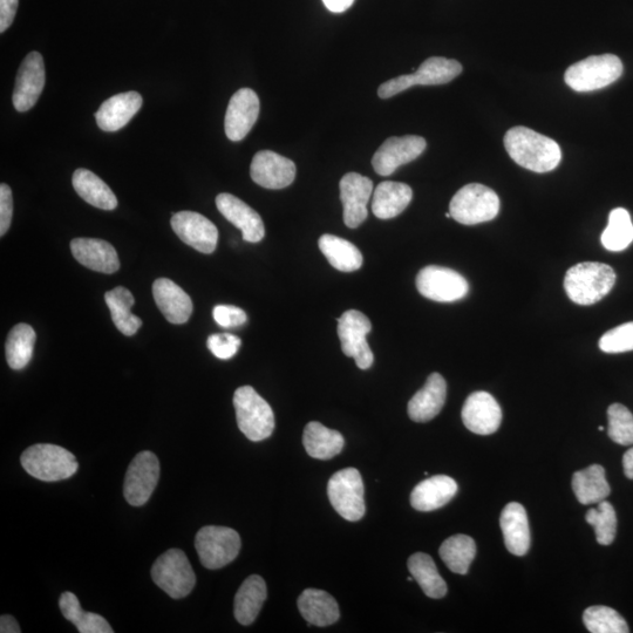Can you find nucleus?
<instances>
[{
	"mask_svg": "<svg viewBox=\"0 0 633 633\" xmlns=\"http://www.w3.org/2000/svg\"><path fill=\"white\" fill-rule=\"evenodd\" d=\"M505 147L517 165L535 173L551 172L562 160L561 148L556 141L527 127L509 129Z\"/></svg>",
	"mask_w": 633,
	"mask_h": 633,
	"instance_id": "obj_1",
	"label": "nucleus"
},
{
	"mask_svg": "<svg viewBox=\"0 0 633 633\" xmlns=\"http://www.w3.org/2000/svg\"><path fill=\"white\" fill-rule=\"evenodd\" d=\"M616 278V272L610 265L584 262L568 270L564 289L570 301L583 306L594 305L610 294Z\"/></svg>",
	"mask_w": 633,
	"mask_h": 633,
	"instance_id": "obj_2",
	"label": "nucleus"
},
{
	"mask_svg": "<svg viewBox=\"0 0 633 633\" xmlns=\"http://www.w3.org/2000/svg\"><path fill=\"white\" fill-rule=\"evenodd\" d=\"M20 461L25 471L34 479L45 482L70 479L79 468L76 456L70 451L50 444L27 448Z\"/></svg>",
	"mask_w": 633,
	"mask_h": 633,
	"instance_id": "obj_3",
	"label": "nucleus"
},
{
	"mask_svg": "<svg viewBox=\"0 0 633 633\" xmlns=\"http://www.w3.org/2000/svg\"><path fill=\"white\" fill-rule=\"evenodd\" d=\"M237 426L250 441L271 437L275 430V414L254 387L242 386L234 394Z\"/></svg>",
	"mask_w": 633,
	"mask_h": 633,
	"instance_id": "obj_4",
	"label": "nucleus"
},
{
	"mask_svg": "<svg viewBox=\"0 0 633 633\" xmlns=\"http://www.w3.org/2000/svg\"><path fill=\"white\" fill-rule=\"evenodd\" d=\"M500 199L498 194L479 183L461 188L449 204L452 219L465 226L489 222L498 216Z\"/></svg>",
	"mask_w": 633,
	"mask_h": 633,
	"instance_id": "obj_5",
	"label": "nucleus"
},
{
	"mask_svg": "<svg viewBox=\"0 0 633 633\" xmlns=\"http://www.w3.org/2000/svg\"><path fill=\"white\" fill-rule=\"evenodd\" d=\"M623 64L614 54L592 56L570 66L564 76L567 85L576 92H591L614 84L621 78Z\"/></svg>",
	"mask_w": 633,
	"mask_h": 633,
	"instance_id": "obj_6",
	"label": "nucleus"
},
{
	"mask_svg": "<svg viewBox=\"0 0 633 633\" xmlns=\"http://www.w3.org/2000/svg\"><path fill=\"white\" fill-rule=\"evenodd\" d=\"M461 72L462 65L459 61L432 57L425 60L417 72L386 81L379 87L378 95L381 99H390L413 86L445 85L460 76Z\"/></svg>",
	"mask_w": 633,
	"mask_h": 633,
	"instance_id": "obj_7",
	"label": "nucleus"
},
{
	"mask_svg": "<svg viewBox=\"0 0 633 633\" xmlns=\"http://www.w3.org/2000/svg\"><path fill=\"white\" fill-rule=\"evenodd\" d=\"M152 578L174 600L187 597L196 584L194 570L187 555L180 549H170L156 560Z\"/></svg>",
	"mask_w": 633,
	"mask_h": 633,
	"instance_id": "obj_8",
	"label": "nucleus"
},
{
	"mask_svg": "<svg viewBox=\"0 0 633 633\" xmlns=\"http://www.w3.org/2000/svg\"><path fill=\"white\" fill-rule=\"evenodd\" d=\"M195 548L203 567L217 570L228 566L240 554L241 537L227 527H203L195 537Z\"/></svg>",
	"mask_w": 633,
	"mask_h": 633,
	"instance_id": "obj_9",
	"label": "nucleus"
},
{
	"mask_svg": "<svg viewBox=\"0 0 633 633\" xmlns=\"http://www.w3.org/2000/svg\"><path fill=\"white\" fill-rule=\"evenodd\" d=\"M329 500L343 519L362 520L365 512L364 482L356 468H345L332 476L328 483Z\"/></svg>",
	"mask_w": 633,
	"mask_h": 633,
	"instance_id": "obj_10",
	"label": "nucleus"
},
{
	"mask_svg": "<svg viewBox=\"0 0 633 633\" xmlns=\"http://www.w3.org/2000/svg\"><path fill=\"white\" fill-rule=\"evenodd\" d=\"M338 337L344 355L356 360L360 370H369L374 356L366 337L372 331V324L363 312L349 310L337 319Z\"/></svg>",
	"mask_w": 633,
	"mask_h": 633,
	"instance_id": "obj_11",
	"label": "nucleus"
},
{
	"mask_svg": "<svg viewBox=\"0 0 633 633\" xmlns=\"http://www.w3.org/2000/svg\"><path fill=\"white\" fill-rule=\"evenodd\" d=\"M417 289L431 301L452 303L465 298L469 292L467 279L455 270L428 265L417 276Z\"/></svg>",
	"mask_w": 633,
	"mask_h": 633,
	"instance_id": "obj_12",
	"label": "nucleus"
},
{
	"mask_svg": "<svg viewBox=\"0 0 633 633\" xmlns=\"http://www.w3.org/2000/svg\"><path fill=\"white\" fill-rule=\"evenodd\" d=\"M160 462L152 452H141L135 456L126 473L124 495L129 505H146L158 486Z\"/></svg>",
	"mask_w": 633,
	"mask_h": 633,
	"instance_id": "obj_13",
	"label": "nucleus"
},
{
	"mask_svg": "<svg viewBox=\"0 0 633 633\" xmlns=\"http://www.w3.org/2000/svg\"><path fill=\"white\" fill-rule=\"evenodd\" d=\"M426 140L417 135L393 136L387 139L374 154L372 166L381 176L392 175L407 163L417 160L425 152Z\"/></svg>",
	"mask_w": 633,
	"mask_h": 633,
	"instance_id": "obj_14",
	"label": "nucleus"
},
{
	"mask_svg": "<svg viewBox=\"0 0 633 633\" xmlns=\"http://www.w3.org/2000/svg\"><path fill=\"white\" fill-rule=\"evenodd\" d=\"M172 228L183 243L200 251L213 254L219 242V230L215 224L195 211H180L172 217Z\"/></svg>",
	"mask_w": 633,
	"mask_h": 633,
	"instance_id": "obj_15",
	"label": "nucleus"
},
{
	"mask_svg": "<svg viewBox=\"0 0 633 633\" xmlns=\"http://www.w3.org/2000/svg\"><path fill=\"white\" fill-rule=\"evenodd\" d=\"M45 65L42 54L33 51L27 54L20 65L15 91H13V106L18 112H27L37 104L45 87Z\"/></svg>",
	"mask_w": 633,
	"mask_h": 633,
	"instance_id": "obj_16",
	"label": "nucleus"
},
{
	"mask_svg": "<svg viewBox=\"0 0 633 633\" xmlns=\"http://www.w3.org/2000/svg\"><path fill=\"white\" fill-rule=\"evenodd\" d=\"M261 104L258 95L250 88H241L230 99L224 129L228 139L241 141L256 124Z\"/></svg>",
	"mask_w": 633,
	"mask_h": 633,
	"instance_id": "obj_17",
	"label": "nucleus"
},
{
	"mask_svg": "<svg viewBox=\"0 0 633 633\" xmlns=\"http://www.w3.org/2000/svg\"><path fill=\"white\" fill-rule=\"evenodd\" d=\"M340 200L344 208V223L347 228L356 229L367 219V203H369L373 182L366 176L349 173L340 180Z\"/></svg>",
	"mask_w": 633,
	"mask_h": 633,
	"instance_id": "obj_18",
	"label": "nucleus"
},
{
	"mask_svg": "<svg viewBox=\"0 0 633 633\" xmlns=\"http://www.w3.org/2000/svg\"><path fill=\"white\" fill-rule=\"evenodd\" d=\"M251 179L267 189H284L296 179V165L284 156L271 151L258 152L251 162Z\"/></svg>",
	"mask_w": 633,
	"mask_h": 633,
	"instance_id": "obj_19",
	"label": "nucleus"
},
{
	"mask_svg": "<svg viewBox=\"0 0 633 633\" xmlns=\"http://www.w3.org/2000/svg\"><path fill=\"white\" fill-rule=\"evenodd\" d=\"M461 417L469 431L479 435H489L499 430L502 411L492 394L481 391L467 398L462 407Z\"/></svg>",
	"mask_w": 633,
	"mask_h": 633,
	"instance_id": "obj_20",
	"label": "nucleus"
},
{
	"mask_svg": "<svg viewBox=\"0 0 633 633\" xmlns=\"http://www.w3.org/2000/svg\"><path fill=\"white\" fill-rule=\"evenodd\" d=\"M216 206L226 219L242 231L245 242L258 243L265 236V227L260 214L238 197L223 193L216 197Z\"/></svg>",
	"mask_w": 633,
	"mask_h": 633,
	"instance_id": "obj_21",
	"label": "nucleus"
},
{
	"mask_svg": "<svg viewBox=\"0 0 633 633\" xmlns=\"http://www.w3.org/2000/svg\"><path fill=\"white\" fill-rule=\"evenodd\" d=\"M71 251L74 258L90 270L114 274L120 269L117 250L111 243L98 238H74Z\"/></svg>",
	"mask_w": 633,
	"mask_h": 633,
	"instance_id": "obj_22",
	"label": "nucleus"
},
{
	"mask_svg": "<svg viewBox=\"0 0 633 633\" xmlns=\"http://www.w3.org/2000/svg\"><path fill=\"white\" fill-rule=\"evenodd\" d=\"M153 296L162 315L172 324L189 321L193 313V302L185 290L168 278H159L153 284Z\"/></svg>",
	"mask_w": 633,
	"mask_h": 633,
	"instance_id": "obj_23",
	"label": "nucleus"
},
{
	"mask_svg": "<svg viewBox=\"0 0 633 633\" xmlns=\"http://www.w3.org/2000/svg\"><path fill=\"white\" fill-rule=\"evenodd\" d=\"M142 102L144 99L141 94L134 91L107 99L95 113L99 128L105 132H117L124 128L140 111Z\"/></svg>",
	"mask_w": 633,
	"mask_h": 633,
	"instance_id": "obj_24",
	"label": "nucleus"
},
{
	"mask_svg": "<svg viewBox=\"0 0 633 633\" xmlns=\"http://www.w3.org/2000/svg\"><path fill=\"white\" fill-rule=\"evenodd\" d=\"M447 398V384L439 373H432L426 384L408 403V415L415 422L431 421L441 412Z\"/></svg>",
	"mask_w": 633,
	"mask_h": 633,
	"instance_id": "obj_25",
	"label": "nucleus"
},
{
	"mask_svg": "<svg viewBox=\"0 0 633 633\" xmlns=\"http://www.w3.org/2000/svg\"><path fill=\"white\" fill-rule=\"evenodd\" d=\"M458 489V483L449 476H432L413 489L411 505L419 512H433L446 506L458 493Z\"/></svg>",
	"mask_w": 633,
	"mask_h": 633,
	"instance_id": "obj_26",
	"label": "nucleus"
},
{
	"mask_svg": "<svg viewBox=\"0 0 633 633\" xmlns=\"http://www.w3.org/2000/svg\"><path fill=\"white\" fill-rule=\"evenodd\" d=\"M500 527L509 553L526 555L532 542L526 509L520 503H509L502 510Z\"/></svg>",
	"mask_w": 633,
	"mask_h": 633,
	"instance_id": "obj_27",
	"label": "nucleus"
},
{
	"mask_svg": "<svg viewBox=\"0 0 633 633\" xmlns=\"http://www.w3.org/2000/svg\"><path fill=\"white\" fill-rule=\"evenodd\" d=\"M298 609L309 625L319 628L335 624L340 616L338 603L328 592L306 589L298 598Z\"/></svg>",
	"mask_w": 633,
	"mask_h": 633,
	"instance_id": "obj_28",
	"label": "nucleus"
},
{
	"mask_svg": "<svg viewBox=\"0 0 633 633\" xmlns=\"http://www.w3.org/2000/svg\"><path fill=\"white\" fill-rule=\"evenodd\" d=\"M412 199V188L405 183L381 182L373 194V214L380 220L394 219L410 206Z\"/></svg>",
	"mask_w": 633,
	"mask_h": 633,
	"instance_id": "obj_29",
	"label": "nucleus"
},
{
	"mask_svg": "<svg viewBox=\"0 0 633 633\" xmlns=\"http://www.w3.org/2000/svg\"><path fill=\"white\" fill-rule=\"evenodd\" d=\"M267 596V584L263 578L257 575L248 577L235 596L234 614L237 622L242 625L253 624Z\"/></svg>",
	"mask_w": 633,
	"mask_h": 633,
	"instance_id": "obj_30",
	"label": "nucleus"
},
{
	"mask_svg": "<svg viewBox=\"0 0 633 633\" xmlns=\"http://www.w3.org/2000/svg\"><path fill=\"white\" fill-rule=\"evenodd\" d=\"M303 445L311 458L330 460L343 451L345 440L338 431L330 430L321 422L312 421L305 427Z\"/></svg>",
	"mask_w": 633,
	"mask_h": 633,
	"instance_id": "obj_31",
	"label": "nucleus"
},
{
	"mask_svg": "<svg viewBox=\"0 0 633 633\" xmlns=\"http://www.w3.org/2000/svg\"><path fill=\"white\" fill-rule=\"evenodd\" d=\"M73 188L88 204L102 210H114L118 207L117 196L112 189L91 170L80 168L73 174Z\"/></svg>",
	"mask_w": 633,
	"mask_h": 633,
	"instance_id": "obj_32",
	"label": "nucleus"
},
{
	"mask_svg": "<svg viewBox=\"0 0 633 633\" xmlns=\"http://www.w3.org/2000/svg\"><path fill=\"white\" fill-rule=\"evenodd\" d=\"M319 249L333 268L343 272L357 271L363 267L364 257L355 244L335 235H323Z\"/></svg>",
	"mask_w": 633,
	"mask_h": 633,
	"instance_id": "obj_33",
	"label": "nucleus"
},
{
	"mask_svg": "<svg viewBox=\"0 0 633 633\" xmlns=\"http://www.w3.org/2000/svg\"><path fill=\"white\" fill-rule=\"evenodd\" d=\"M573 489L582 505H594L608 498L611 488L605 478V469L592 465L573 476Z\"/></svg>",
	"mask_w": 633,
	"mask_h": 633,
	"instance_id": "obj_34",
	"label": "nucleus"
},
{
	"mask_svg": "<svg viewBox=\"0 0 633 633\" xmlns=\"http://www.w3.org/2000/svg\"><path fill=\"white\" fill-rule=\"evenodd\" d=\"M105 301L111 311L113 323L117 329L127 337L134 336L142 326L138 316L133 315L132 308L135 303L131 291L124 287L114 288L106 292Z\"/></svg>",
	"mask_w": 633,
	"mask_h": 633,
	"instance_id": "obj_35",
	"label": "nucleus"
},
{
	"mask_svg": "<svg viewBox=\"0 0 633 633\" xmlns=\"http://www.w3.org/2000/svg\"><path fill=\"white\" fill-rule=\"evenodd\" d=\"M408 570L425 595L440 600L447 594V584L430 555L417 553L408 558Z\"/></svg>",
	"mask_w": 633,
	"mask_h": 633,
	"instance_id": "obj_36",
	"label": "nucleus"
},
{
	"mask_svg": "<svg viewBox=\"0 0 633 633\" xmlns=\"http://www.w3.org/2000/svg\"><path fill=\"white\" fill-rule=\"evenodd\" d=\"M59 607L67 621L76 625L80 633H113L104 617L81 609L78 597L70 591L61 595Z\"/></svg>",
	"mask_w": 633,
	"mask_h": 633,
	"instance_id": "obj_37",
	"label": "nucleus"
},
{
	"mask_svg": "<svg viewBox=\"0 0 633 633\" xmlns=\"http://www.w3.org/2000/svg\"><path fill=\"white\" fill-rule=\"evenodd\" d=\"M439 553L449 570L466 575L476 556V544L472 537L454 535L441 544Z\"/></svg>",
	"mask_w": 633,
	"mask_h": 633,
	"instance_id": "obj_38",
	"label": "nucleus"
},
{
	"mask_svg": "<svg viewBox=\"0 0 633 633\" xmlns=\"http://www.w3.org/2000/svg\"><path fill=\"white\" fill-rule=\"evenodd\" d=\"M36 331L27 324H18L6 340V359L13 370H23L33 357Z\"/></svg>",
	"mask_w": 633,
	"mask_h": 633,
	"instance_id": "obj_39",
	"label": "nucleus"
},
{
	"mask_svg": "<svg viewBox=\"0 0 633 633\" xmlns=\"http://www.w3.org/2000/svg\"><path fill=\"white\" fill-rule=\"evenodd\" d=\"M601 241L609 251H623L630 247L633 242V224L628 210L617 208L611 211Z\"/></svg>",
	"mask_w": 633,
	"mask_h": 633,
	"instance_id": "obj_40",
	"label": "nucleus"
},
{
	"mask_svg": "<svg viewBox=\"0 0 633 633\" xmlns=\"http://www.w3.org/2000/svg\"><path fill=\"white\" fill-rule=\"evenodd\" d=\"M583 623L592 633H629L625 619L618 612L603 605L590 607L584 611Z\"/></svg>",
	"mask_w": 633,
	"mask_h": 633,
	"instance_id": "obj_41",
	"label": "nucleus"
},
{
	"mask_svg": "<svg viewBox=\"0 0 633 633\" xmlns=\"http://www.w3.org/2000/svg\"><path fill=\"white\" fill-rule=\"evenodd\" d=\"M585 520L594 527L596 540L602 546H610L617 534V515L608 501H601L597 508L588 510Z\"/></svg>",
	"mask_w": 633,
	"mask_h": 633,
	"instance_id": "obj_42",
	"label": "nucleus"
},
{
	"mask_svg": "<svg viewBox=\"0 0 633 633\" xmlns=\"http://www.w3.org/2000/svg\"><path fill=\"white\" fill-rule=\"evenodd\" d=\"M609 438L618 445H633V414L622 404H612L608 410Z\"/></svg>",
	"mask_w": 633,
	"mask_h": 633,
	"instance_id": "obj_43",
	"label": "nucleus"
},
{
	"mask_svg": "<svg viewBox=\"0 0 633 633\" xmlns=\"http://www.w3.org/2000/svg\"><path fill=\"white\" fill-rule=\"evenodd\" d=\"M600 349L605 353L633 351V322L616 326L604 333L600 340Z\"/></svg>",
	"mask_w": 633,
	"mask_h": 633,
	"instance_id": "obj_44",
	"label": "nucleus"
},
{
	"mask_svg": "<svg viewBox=\"0 0 633 633\" xmlns=\"http://www.w3.org/2000/svg\"><path fill=\"white\" fill-rule=\"evenodd\" d=\"M208 349L213 355L222 360L233 358L241 347V339L229 335V333H221V335H211L208 338Z\"/></svg>",
	"mask_w": 633,
	"mask_h": 633,
	"instance_id": "obj_45",
	"label": "nucleus"
},
{
	"mask_svg": "<svg viewBox=\"0 0 633 633\" xmlns=\"http://www.w3.org/2000/svg\"><path fill=\"white\" fill-rule=\"evenodd\" d=\"M213 316L215 322L224 329L237 328L248 321L247 313L233 305L215 306Z\"/></svg>",
	"mask_w": 633,
	"mask_h": 633,
	"instance_id": "obj_46",
	"label": "nucleus"
},
{
	"mask_svg": "<svg viewBox=\"0 0 633 633\" xmlns=\"http://www.w3.org/2000/svg\"><path fill=\"white\" fill-rule=\"evenodd\" d=\"M13 215L12 190L2 183L0 186V236L8 233Z\"/></svg>",
	"mask_w": 633,
	"mask_h": 633,
	"instance_id": "obj_47",
	"label": "nucleus"
},
{
	"mask_svg": "<svg viewBox=\"0 0 633 633\" xmlns=\"http://www.w3.org/2000/svg\"><path fill=\"white\" fill-rule=\"evenodd\" d=\"M19 0H0V32L9 29L15 20Z\"/></svg>",
	"mask_w": 633,
	"mask_h": 633,
	"instance_id": "obj_48",
	"label": "nucleus"
},
{
	"mask_svg": "<svg viewBox=\"0 0 633 633\" xmlns=\"http://www.w3.org/2000/svg\"><path fill=\"white\" fill-rule=\"evenodd\" d=\"M326 9L333 13H342L350 9L355 0H323Z\"/></svg>",
	"mask_w": 633,
	"mask_h": 633,
	"instance_id": "obj_49",
	"label": "nucleus"
},
{
	"mask_svg": "<svg viewBox=\"0 0 633 633\" xmlns=\"http://www.w3.org/2000/svg\"><path fill=\"white\" fill-rule=\"evenodd\" d=\"M0 632L2 633H20V626L15 617L5 615L0 618Z\"/></svg>",
	"mask_w": 633,
	"mask_h": 633,
	"instance_id": "obj_50",
	"label": "nucleus"
},
{
	"mask_svg": "<svg viewBox=\"0 0 633 633\" xmlns=\"http://www.w3.org/2000/svg\"><path fill=\"white\" fill-rule=\"evenodd\" d=\"M623 468L626 478L633 480V448L624 454Z\"/></svg>",
	"mask_w": 633,
	"mask_h": 633,
	"instance_id": "obj_51",
	"label": "nucleus"
},
{
	"mask_svg": "<svg viewBox=\"0 0 633 633\" xmlns=\"http://www.w3.org/2000/svg\"><path fill=\"white\" fill-rule=\"evenodd\" d=\"M598 430H600V431H604V427H603V426H600V427H598Z\"/></svg>",
	"mask_w": 633,
	"mask_h": 633,
	"instance_id": "obj_52",
	"label": "nucleus"
}]
</instances>
